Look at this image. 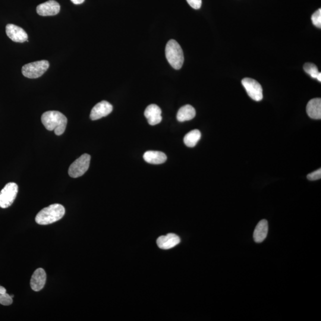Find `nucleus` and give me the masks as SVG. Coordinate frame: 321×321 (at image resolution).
Listing matches in <instances>:
<instances>
[{"instance_id":"nucleus-1","label":"nucleus","mask_w":321,"mask_h":321,"mask_svg":"<svg viewBox=\"0 0 321 321\" xmlns=\"http://www.w3.org/2000/svg\"><path fill=\"white\" fill-rule=\"evenodd\" d=\"M44 126L50 131H54L58 136L64 134L68 124V119L62 112L49 111L44 112L42 117Z\"/></svg>"},{"instance_id":"nucleus-12","label":"nucleus","mask_w":321,"mask_h":321,"mask_svg":"<svg viewBox=\"0 0 321 321\" xmlns=\"http://www.w3.org/2000/svg\"><path fill=\"white\" fill-rule=\"evenodd\" d=\"M162 110L158 106L151 104L146 107L144 114L149 124L151 126H155L162 122Z\"/></svg>"},{"instance_id":"nucleus-14","label":"nucleus","mask_w":321,"mask_h":321,"mask_svg":"<svg viewBox=\"0 0 321 321\" xmlns=\"http://www.w3.org/2000/svg\"><path fill=\"white\" fill-rule=\"evenodd\" d=\"M268 232V224L266 220H261L256 226L254 232V239L256 243H262L266 238Z\"/></svg>"},{"instance_id":"nucleus-18","label":"nucleus","mask_w":321,"mask_h":321,"mask_svg":"<svg viewBox=\"0 0 321 321\" xmlns=\"http://www.w3.org/2000/svg\"><path fill=\"white\" fill-rule=\"evenodd\" d=\"M201 138V133L199 130H194L185 135L184 143L188 147L193 148L196 146Z\"/></svg>"},{"instance_id":"nucleus-5","label":"nucleus","mask_w":321,"mask_h":321,"mask_svg":"<svg viewBox=\"0 0 321 321\" xmlns=\"http://www.w3.org/2000/svg\"><path fill=\"white\" fill-rule=\"evenodd\" d=\"M90 156L84 154L80 156L68 168V174L72 178L81 177L86 173L90 168Z\"/></svg>"},{"instance_id":"nucleus-22","label":"nucleus","mask_w":321,"mask_h":321,"mask_svg":"<svg viewBox=\"0 0 321 321\" xmlns=\"http://www.w3.org/2000/svg\"><path fill=\"white\" fill-rule=\"evenodd\" d=\"M307 178L311 181L319 180L321 178V169L320 168L316 172L310 173L308 175Z\"/></svg>"},{"instance_id":"nucleus-20","label":"nucleus","mask_w":321,"mask_h":321,"mask_svg":"<svg viewBox=\"0 0 321 321\" xmlns=\"http://www.w3.org/2000/svg\"><path fill=\"white\" fill-rule=\"evenodd\" d=\"M12 304V298L6 292V289L0 286V304L9 306Z\"/></svg>"},{"instance_id":"nucleus-19","label":"nucleus","mask_w":321,"mask_h":321,"mask_svg":"<svg viewBox=\"0 0 321 321\" xmlns=\"http://www.w3.org/2000/svg\"><path fill=\"white\" fill-rule=\"evenodd\" d=\"M304 68L306 73L310 75L312 78H316L318 80L321 82V74L316 64L311 62H306L304 64Z\"/></svg>"},{"instance_id":"nucleus-24","label":"nucleus","mask_w":321,"mask_h":321,"mask_svg":"<svg viewBox=\"0 0 321 321\" xmlns=\"http://www.w3.org/2000/svg\"><path fill=\"white\" fill-rule=\"evenodd\" d=\"M72 2L74 4H80L84 2V0H71Z\"/></svg>"},{"instance_id":"nucleus-4","label":"nucleus","mask_w":321,"mask_h":321,"mask_svg":"<svg viewBox=\"0 0 321 321\" xmlns=\"http://www.w3.org/2000/svg\"><path fill=\"white\" fill-rule=\"evenodd\" d=\"M50 64L46 60H40L25 64L22 69L24 76L36 78L42 76L48 70Z\"/></svg>"},{"instance_id":"nucleus-8","label":"nucleus","mask_w":321,"mask_h":321,"mask_svg":"<svg viewBox=\"0 0 321 321\" xmlns=\"http://www.w3.org/2000/svg\"><path fill=\"white\" fill-rule=\"evenodd\" d=\"M113 107L111 104L102 100L98 103L91 110L90 118L92 120H96L102 118L106 117L112 111Z\"/></svg>"},{"instance_id":"nucleus-6","label":"nucleus","mask_w":321,"mask_h":321,"mask_svg":"<svg viewBox=\"0 0 321 321\" xmlns=\"http://www.w3.org/2000/svg\"><path fill=\"white\" fill-rule=\"evenodd\" d=\"M18 186L15 182H8L0 192V208L5 209L10 206L17 196Z\"/></svg>"},{"instance_id":"nucleus-3","label":"nucleus","mask_w":321,"mask_h":321,"mask_svg":"<svg viewBox=\"0 0 321 321\" xmlns=\"http://www.w3.org/2000/svg\"><path fill=\"white\" fill-rule=\"evenodd\" d=\"M166 56L169 64L176 70L182 68L184 62V54L182 47L174 40H170L166 47Z\"/></svg>"},{"instance_id":"nucleus-17","label":"nucleus","mask_w":321,"mask_h":321,"mask_svg":"<svg viewBox=\"0 0 321 321\" xmlns=\"http://www.w3.org/2000/svg\"><path fill=\"white\" fill-rule=\"evenodd\" d=\"M196 116V111L190 105H186L179 109L177 119L178 122H184L192 120Z\"/></svg>"},{"instance_id":"nucleus-11","label":"nucleus","mask_w":321,"mask_h":321,"mask_svg":"<svg viewBox=\"0 0 321 321\" xmlns=\"http://www.w3.org/2000/svg\"><path fill=\"white\" fill-rule=\"evenodd\" d=\"M46 274L42 268H38L33 274L30 279V287L34 292H40L44 288L46 283Z\"/></svg>"},{"instance_id":"nucleus-13","label":"nucleus","mask_w":321,"mask_h":321,"mask_svg":"<svg viewBox=\"0 0 321 321\" xmlns=\"http://www.w3.org/2000/svg\"><path fill=\"white\" fill-rule=\"evenodd\" d=\"M156 242L160 248L166 250L177 246L180 242V238L175 234H170L160 236Z\"/></svg>"},{"instance_id":"nucleus-10","label":"nucleus","mask_w":321,"mask_h":321,"mask_svg":"<svg viewBox=\"0 0 321 321\" xmlns=\"http://www.w3.org/2000/svg\"><path fill=\"white\" fill-rule=\"evenodd\" d=\"M60 10V6L54 0L42 3L36 8L38 14L42 16H51L58 14Z\"/></svg>"},{"instance_id":"nucleus-9","label":"nucleus","mask_w":321,"mask_h":321,"mask_svg":"<svg viewBox=\"0 0 321 321\" xmlns=\"http://www.w3.org/2000/svg\"><path fill=\"white\" fill-rule=\"evenodd\" d=\"M6 34L12 42H28V34L22 28L12 24H8L6 28Z\"/></svg>"},{"instance_id":"nucleus-21","label":"nucleus","mask_w":321,"mask_h":321,"mask_svg":"<svg viewBox=\"0 0 321 321\" xmlns=\"http://www.w3.org/2000/svg\"><path fill=\"white\" fill-rule=\"evenodd\" d=\"M312 22L314 26L317 28H321V9L319 8L318 10L314 12L311 17Z\"/></svg>"},{"instance_id":"nucleus-15","label":"nucleus","mask_w":321,"mask_h":321,"mask_svg":"<svg viewBox=\"0 0 321 321\" xmlns=\"http://www.w3.org/2000/svg\"><path fill=\"white\" fill-rule=\"evenodd\" d=\"M144 159L148 163L158 165L164 163L168 158L164 153L160 151L149 150L144 154Z\"/></svg>"},{"instance_id":"nucleus-23","label":"nucleus","mask_w":321,"mask_h":321,"mask_svg":"<svg viewBox=\"0 0 321 321\" xmlns=\"http://www.w3.org/2000/svg\"><path fill=\"white\" fill-rule=\"evenodd\" d=\"M186 1L190 7L196 10L200 9L202 6V0H186Z\"/></svg>"},{"instance_id":"nucleus-2","label":"nucleus","mask_w":321,"mask_h":321,"mask_svg":"<svg viewBox=\"0 0 321 321\" xmlns=\"http://www.w3.org/2000/svg\"><path fill=\"white\" fill-rule=\"evenodd\" d=\"M65 208L61 204H52L37 214L36 222L40 225H48L59 221L65 214Z\"/></svg>"},{"instance_id":"nucleus-7","label":"nucleus","mask_w":321,"mask_h":321,"mask_svg":"<svg viewBox=\"0 0 321 321\" xmlns=\"http://www.w3.org/2000/svg\"><path fill=\"white\" fill-rule=\"evenodd\" d=\"M242 84L252 99L256 102H260L263 99L262 88L258 82L253 78H246L242 80Z\"/></svg>"},{"instance_id":"nucleus-16","label":"nucleus","mask_w":321,"mask_h":321,"mask_svg":"<svg viewBox=\"0 0 321 321\" xmlns=\"http://www.w3.org/2000/svg\"><path fill=\"white\" fill-rule=\"evenodd\" d=\"M306 112L311 118H321V100L314 98L310 100L306 106Z\"/></svg>"}]
</instances>
